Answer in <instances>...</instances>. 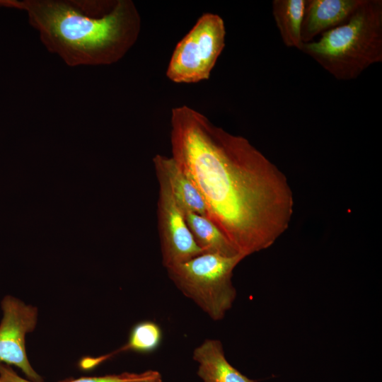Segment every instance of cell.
<instances>
[{
  "instance_id": "52a82bcc",
  "label": "cell",
  "mask_w": 382,
  "mask_h": 382,
  "mask_svg": "<svg viewBox=\"0 0 382 382\" xmlns=\"http://www.w3.org/2000/svg\"><path fill=\"white\" fill-rule=\"evenodd\" d=\"M3 318L0 324V363L15 365L33 382H42L33 369L25 351V335L35 328L37 308L11 296L1 301Z\"/></svg>"
},
{
  "instance_id": "7a4b0ae2",
  "label": "cell",
  "mask_w": 382,
  "mask_h": 382,
  "mask_svg": "<svg viewBox=\"0 0 382 382\" xmlns=\"http://www.w3.org/2000/svg\"><path fill=\"white\" fill-rule=\"evenodd\" d=\"M2 7L25 12L45 48L71 67L117 62L141 30L131 0H0Z\"/></svg>"
},
{
  "instance_id": "5b68a950",
  "label": "cell",
  "mask_w": 382,
  "mask_h": 382,
  "mask_svg": "<svg viewBox=\"0 0 382 382\" xmlns=\"http://www.w3.org/2000/svg\"><path fill=\"white\" fill-rule=\"evenodd\" d=\"M225 40L222 18L204 13L176 45L168 65L167 77L179 83L207 80L225 47Z\"/></svg>"
},
{
  "instance_id": "4fadbf2b",
  "label": "cell",
  "mask_w": 382,
  "mask_h": 382,
  "mask_svg": "<svg viewBox=\"0 0 382 382\" xmlns=\"http://www.w3.org/2000/svg\"><path fill=\"white\" fill-rule=\"evenodd\" d=\"M162 338L163 332L158 323L152 320L141 321L133 327L127 343L120 350L151 353L158 348Z\"/></svg>"
},
{
  "instance_id": "9a60e30c",
  "label": "cell",
  "mask_w": 382,
  "mask_h": 382,
  "mask_svg": "<svg viewBox=\"0 0 382 382\" xmlns=\"http://www.w3.org/2000/svg\"><path fill=\"white\" fill-rule=\"evenodd\" d=\"M127 382H162V377L158 371L148 370L142 372L139 378Z\"/></svg>"
},
{
  "instance_id": "7c38bea8",
  "label": "cell",
  "mask_w": 382,
  "mask_h": 382,
  "mask_svg": "<svg viewBox=\"0 0 382 382\" xmlns=\"http://www.w3.org/2000/svg\"><path fill=\"white\" fill-rule=\"evenodd\" d=\"M306 0H273L272 12L283 43L301 50V25Z\"/></svg>"
},
{
  "instance_id": "8fae6325",
  "label": "cell",
  "mask_w": 382,
  "mask_h": 382,
  "mask_svg": "<svg viewBox=\"0 0 382 382\" xmlns=\"http://www.w3.org/2000/svg\"><path fill=\"white\" fill-rule=\"evenodd\" d=\"M187 225L204 253L233 256L239 254L219 228L207 217L183 210Z\"/></svg>"
},
{
  "instance_id": "3957f363",
  "label": "cell",
  "mask_w": 382,
  "mask_h": 382,
  "mask_svg": "<svg viewBox=\"0 0 382 382\" xmlns=\"http://www.w3.org/2000/svg\"><path fill=\"white\" fill-rule=\"evenodd\" d=\"M337 80L358 78L382 62V1L363 0L344 24L301 50Z\"/></svg>"
},
{
  "instance_id": "277c9868",
  "label": "cell",
  "mask_w": 382,
  "mask_h": 382,
  "mask_svg": "<svg viewBox=\"0 0 382 382\" xmlns=\"http://www.w3.org/2000/svg\"><path fill=\"white\" fill-rule=\"evenodd\" d=\"M244 258L241 254L202 253L166 270L169 278L185 296L212 320H220L236 299L233 272Z\"/></svg>"
},
{
  "instance_id": "2e32d148",
  "label": "cell",
  "mask_w": 382,
  "mask_h": 382,
  "mask_svg": "<svg viewBox=\"0 0 382 382\" xmlns=\"http://www.w3.org/2000/svg\"><path fill=\"white\" fill-rule=\"evenodd\" d=\"M0 382H1V381H0Z\"/></svg>"
},
{
  "instance_id": "30bf717a",
  "label": "cell",
  "mask_w": 382,
  "mask_h": 382,
  "mask_svg": "<svg viewBox=\"0 0 382 382\" xmlns=\"http://www.w3.org/2000/svg\"><path fill=\"white\" fill-rule=\"evenodd\" d=\"M155 171L167 179L171 192L181 209L207 217L204 201L192 182L171 157L157 154L153 158Z\"/></svg>"
},
{
  "instance_id": "9c48e42d",
  "label": "cell",
  "mask_w": 382,
  "mask_h": 382,
  "mask_svg": "<svg viewBox=\"0 0 382 382\" xmlns=\"http://www.w3.org/2000/svg\"><path fill=\"white\" fill-rule=\"evenodd\" d=\"M197 374L203 382H257L233 367L226 359L221 341L207 339L193 352Z\"/></svg>"
},
{
  "instance_id": "8992f818",
  "label": "cell",
  "mask_w": 382,
  "mask_h": 382,
  "mask_svg": "<svg viewBox=\"0 0 382 382\" xmlns=\"http://www.w3.org/2000/svg\"><path fill=\"white\" fill-rule=\"evenodd\" d=\"M156 175L159 185L157 215L162 264L168 268L204 253L196 243L167 179L158 171Z\"/></svg>"
},
{
  "instance_id": "ba28073f",
  "label": "cell",
  "mask_w": 382,
  "mask_h": 382,
  "mask_svg": "<svg viewBox=\"0 0 382 382\" xmlns=\"http://www.w3.org/2000/svg\"><path fill=\"white\" fill-rule=\"evenodd\" d=\"M363 0H306L301 25L303 43L345 23Z\"/></svg>"
},
{
  "instance_id": "6da1fadb",
  "label": "cell",
  "mask_w": 382,
  "mask_h": 382,
  "mask_svg": "<svg viewBox=\"0 0 382 382\" xmlns=\"http://www.w3.org/2000/svg\"><path fill=\"white\" fill-rule=\"evenodd\" d=\"M172 158L201 194L210 219L246 257L287 230L294 195L283 172L246 138L187 105L170 117Z\"/></svg>"
},
{
  "instance_id": "5bb4252c",
  "label": "cell",
  "mask_w": 382,
  "mask_h": 382,
  "mask_svg": "<svg viewBox=\"0 0 382 382\" xmlns=\"http://www.w3.org/2000/svg\"><path fill=\"white\" fill-rule=\"evenodd\" d=\"M142 373H122L103 376L82 377L66 382H127L139 378ZM0 381L1 382H33L19 376L8 365L0 363Z\"/></svg>"
}]
</instances>
